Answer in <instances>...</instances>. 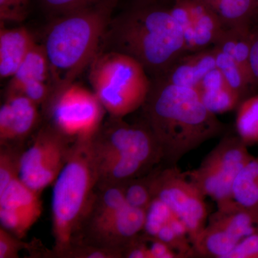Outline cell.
<instances>
[{"mask_svg":"<svg viewBox=\"0 0 258 258\" xmlns=\"http://www.w3.org/2000/svg\"><path fill=\"white\" fill-rule=\"evenodd\" d=\"M152 80L144 119L162 152V163L177 166L188 153L223 133L225 125L204 105L198 90Z\"/></svg>","mask_w":258,"mask_h":258,"instance_id":"1","label":"cell"},{"mask_svg":"<svg viewBox=\"0 0 258 258\" xmlns=\"http://www.w3.org/2000/svg\"><path fill=\"white\" fill-rule=\"evenodd\" d=\"M113 50L139 61L159 77L186 50L182 30L163 1L136 2L110 24Z\"/></svg>","mask_w":258,"mask_h":258,"instance_id":"2","label":"cell"},{"mask_svg":"<svg viewBox=\"0 0 258 258\" xmlns=\"http://www.w3.org/2000/svg\"><path fill=\"white\" fill-rule=\"evenodd\" d=\"M118 2L106 0L52 18L42 45L50 67L51 93L74 83L100 53Z\"/></svg>","mask_w":258,"mask_h":258,"instance_id":"3","label":"cell"},{"mask_svg":"<svg viewBox=\"0 0 258 258\" xmlns=\"http://www.w3.org/2000/svg\"><path fill=\"white\" fill-rule=\"evenodd\" d=\"M89 147L98 185L122 184L146 175L163 161L161 148L144 119L129 123L110 116Z\"/></svg>","mask_w":258,"mask_h":258,"instance_id":"4","label":"cell"},{"mask_svg":"<svg viewBox=\"0 0 258 258\" xmlns=\"http://www.w3.org/2000/svg\"><path fill=\"white\" fill-rule=\"evenodd\" d=\"M89 142H75L69 161L52 185L54 247L48 257H63L78 243L91 210L98 179Z\"/></svg>","mask_w":258,"mask_h":258,"instance_id":"5","label":"cell"},{"mask_svg":"<svg viewBox=\"0 0 258 258\" xmlns=\"http://www.w3.org/2000/svg\"><path fill=\"white\" fill-rule=\"evenodd\" d=\"M139 61L117 51L99 53L90 66L93 91L110 116L124 118L143 106L152 80Z\"/></svg>","mask_w":258,"mask_h":258,"instance_id":"6","label":"cell"},{"mask_svg":"<svg viewBox=\"0 0 258 258\" xmlns=\"http://www.w3.org/2000/svg\"><path fill=\"white\" fill-rule=\"evenodd\" d=\"M254 157L238 135L225 134L204 157L201 164L186 175L205 197H210L217 208L235 203L232 187L244 166Z\"/></svg>","mask_w":258,"mask_h":258,"instance_id":"7","label":"cell"},{"mask_svg":"<svg viewBox=\"0 0 258 258\" xmlns=\"http://www.w3.org/2000/svg\"><path fill=\"white\" fill-rule=\"evenodd\" d=\"M43 106L49 123L74 142L91 140L106 112L93 91L74 83L51 93Z\"/></svg>","mask_w":258,"mask_h":258,"instance_id":"8","label":"cell"},{"mask_svg":"<svg viewBox=\"0 0 258 258\" xmlns=\"http://www.w3.org/2000/svg\"><path fill=\"white\" fill-rule=\"evenodd\" d=\"M150 176L153 198L164 203L181 220L193 244L208 222L206 197L177 166L162 163Z\"/></svg>","mask_w":258,"mask_h":258,"instance_id":"9","label":"cell"},{"mask_svg":"<svg viewBox=\"0 0 258 258\" xmlns=\"http://www.w3.org/2000/svg\"><path fill=\"white\" fill-rule=\"evenodd\" d=\"M75 142L50 123L42 125L20 159V180L42 194L53 185L69 161Z\"/></svg>","mask_w":258,"mask_h":258,"instance_id":"10","label":"cell"},{"mask_svg":"<svg viewBox=\"0 0 258 258\" xmlns=\"http://www.w3.org/2000/svg\"><path fill=\"white\" fill-rule=\"evenodd\" d=\"M258 231V210L243 208L235 203L208 217L201 233L193 242L199 257L226 258L242 239Z\"/></svg>","mask_w":258,"mask_h":258,"instance_id":"11","label":"cell"},{"mask_svg":"<svg viewBox=\"0 0 258 258\" xmlns=\"http://www.w3.org/2000/svg\"><path fill=\"white\" fill-rule=\"evenodd\" d=\"M147 211L126 205L103 222L84 229L79 243L112 249L121 254L123 249L143 232Z\"/></svg>","mask_w":258,"mask_h":258,"instance_id":"12","label":"cell"},{"mask_svg":"<svg viewBox=\"0 0 258 258\" xmlns=\"http://www.w3.org/2000/svg\"><path fill=\"white\" fill-rule=\"evenodd\" d=\"M41 194L17 178L0 192L1 227L24 239L42 213Z\"/></svg>","mask_w":258,"mask_h":258,"instance_id":"13","label":"cell"},{"mask_svg":"<svg viewBox=\"0 0 258 258\" xmlns=\"http://www.w3.org/2000/svg\"><path fill=\"white\" fill-rule=\"evenodd\" d=\"M176 3L187 52L213 47L226 28L221 19L202 0H176Z\"/></svg>","mask_w":258,"mask_h":258,"instance_id":"14","label":"cell"},{"mask_svg":"<svg viewBox=\"0 0 258 258\" xmlns=\"http://www.w3.org/2000/svg\"><path fill=\"white\" fill-rule=\"evenodd\" d=\"M38 106L20 93H6L0 108V145L24 146L38 126Z\"/></svg>","mask_w":258,"mask_h":258,"instance_id":"15","label":"cell"},{"mask_svg":"<svg viewBox=\"0 0 258 258\" xmlns=\"http://www.w3.org/2000/svg\"><path fill=\"white\" fill-rule=\"evenodd\" d=\"M143 233L165 242L180 258L196 255L184 224L164 204H154L149 209Z\"/></svg>","mask_w":258,"mask_h":258,"instance_id":"16","label":"cell"},{"mask_svg":"<svg viewBox=\"0 0 258 258\" xmlns=\"http://www.w3.org/2000/svg\"><path fill=\"white\" fill-rule=\"evenodd\" d=\"M215 68L216 60L212 47L185 52L162 76L157 78L176 86L198 90L205 76Z\"/></svg>","mask_w":258,"mask_h":258,"instance_id":"17","label":"cell"},{"mask_svg":"<svg viewBox=\"0 0 258 258\" xmlns=\"http://www.w3.org/2000/svg\"><path fill=\"white\" fill-rule=\"evenodd\" d=\"M35 40L28 29H6L0 30V76L11 79L31 50Z\"/></svg>","mask_w":258,"mask_h":258,"instance_id":"18","label":"cell"},{"mask_svg":"<svg viewBox=\"0 0 258 258\" xmlns=\"http://www.w3.org/2000/svg\"><path fill=\"white\" fill-rule=\"evenodd\" d=\"M198 91L204 105L216 115L235 109L242 101L240 95L229 86L217 68L205 76Z\"/></svg>","mask_w":258,"mask_h":258,"instance_id":"19","label":"cell"},{"mask_svg":"<svg viewBox=\"0 0 258 258\" xmlns=\"http://www.w3.org/2000/svg\"><path fill=\"white\" fill-rule=\"evenodd\" d=\"M254 25L226 28L213 46L232 57L253 78L249 57Z\"/></svg>","mask_w":258,"mask_h":258,"instance_id":"20","label":"cell"},{"mask_svg":"<svg viewBox=\"0 0 258 258\" xmlns=\"http://www.w3.org/2000/svg\"><path fill=\"white\" fill-rule=\"evenodd\" d=\"M37 82L50 83V76L44 47L35 42L17 72L10 79L7 92H18L25 85Z\"/></svg>","mask_w":258,"mask_h":258,"instance_id":"21","label":"cell"},{"mask_svg":"<svg viewBox=\"0 0 258 258\" xmlns=\"http://www.w3.org/2000/svg\"><path fill=\"white\" fill-rule=\"evenodd\" d=\"M221 19L226 28L254 25L258 5L254 0H202Z\"/></svg>","mask_w":258,"mask_h":258,"instance_id":"22","label":"cell"},{"mask_svg":"<svg viewBox=\"0 0 258 258\" xmlns=\"http://www.w3.org/2000/svg\"><path fill=\"white\" fill-rule=\"evenodd\" d=\"M213 49L217 68L221 71L229 86L240 95L242 101L252 96L251 91L258 85L255 79L230 56L215 47Z\"/></svg>","mask_w":258,"mask_h":258,"instance_id":"23","label":"cell"},{"mask_svg":"<svg viewBox=\"0 0 258 258\" xmlns=\"http://www.w3.org/2000/svg\"><path fill=\"white\" fill-rule=\"evenodd\" d=\"M232 197L240 206L258 210V158L249 161L236 178Z\"/></svg>","mask_w":258,"mask_h":258,"instance_id":"24","label":"cell"},{"mask_svg":"<svg viewBox=\"0 0 258 258\" xmlns=\"http://www.w3.org/2000/svg\"><path fill=\"white\" fill-rule=\"evenodd\" d=\"M235 126L237 135L247 147L258 142V93L241 101Z\"/></svg>","mask_w":258,"mask_h":258,"instance_id":"25","label":"cell"},{"mask_svg":"<svg viewBox=\"0 0 258 258\" xmlns=\"http://www.w3.org/2000/svg\"><path fill=\"white\" fill-rule=\"evenodd\" d=\"M150 172L146 175L122 183L125 201L129 206L147 211L152 205L154 198L151 185Z\"/></svg>","mask_w":258,"mask_h":258,"instance_id":"26","label":"cell"},{"mask_svg":"<svg viewBox=\"0 0 258 258\" xmlns=\"http://www.w3.org/2000/svg\"><path fill=\"white\" fill-rule=\"evenodd\" d=\"M24 146L0 145V192L20 174Z\"/></svg>","mask_w":258,"mask_h":258,"instance_id":"27","label":"cell"},{"mask_svg":"<svg viewBox=\"0 0 258 258\" xmlns=\"http://www.w3.org/2000/svg\"><path fill=\"white\" fill-rule=\"evenodd\" d=\"M41 248L37 242L27 243L23 239L19 238L4 227H0V258H18L23 249H28L32 252V255H37V250Z\"/></svg>","mask_w":258,"mask_h":258,"instance_id":"28","label":"cell"},{"mask_svg":"<svg viewBox=\"0 0 258 258\" xmlns=\"http://www.w3.org/2000/svg\"><path fill=\"white\" fill-rule=\"evenodd\" d=\"M106 0H40L44 11L51 19L69 14L94 5Z\"/></svg>","mask_w":258,"mask_h":258,"instance_id":"29","label":"cell"},{"mask_svg":"<svg viewBox=\"0 0 258 258\" xmlns=\"http://www.w3.org/2000/svg\"><path fill=\"white\" fill-rule=\"evenodd\" d=\"M30 0H0L1 23H20L27 18Z\"/></svg>","mask_w":258,"mask_h":258,"instance_id":"30","label":"cell"},{"mask_svg":"<svg viewBox=\"0 0 258 258\" xmlns=\"http://www.w3.org/2000/svg\"><path fill=\"white\" fill-rule=\"evenodd\" d=\"M63 258H122L121 254L112 249L85 243L75 244Z\"/></svg>","mask_w":258,"mask_h":258,"instance_id":"31","label":"cell"},{"mask_svg":"<svg viewBox=\"0 0 258 258\" xmlns=\"http://www.w3.org/2000/svg\"><path fill=\"white\" fill-rule=\"evenodd\" d=\"M226 258H258V231L242 239Z\"/></svg>","mask_w":258,"mask_h":258,"instance_id":"32","label":"cell"},{"mask_svg":"<svg viewBox=\"0 0 258 258\" xmlns=\"http://www.w3.org/2000/svg\"><path fill=\"white\" fill-rule=\"evenodd\" d=\"M145 237L147 240L151 258H180L179 254L165 242L147 235Z\"/></svg>","mask_w":258,"mask_h":258,"instance_id":"33","label":"cell"},{"mask_svg":"<svg viewBox=\"0 0 258 258\" xmlns=\"http://www.w3.org/2000/svg\"><path fill=\"white\" fill-rule=\"evenodd\" d=\"M249 62L252 75L258 83V22L254 26Z\"/></svg>","mask_w":258,"mask_h":258,"instance_id":"34","label":"cell"},{"mask_svg":"<svg viewBox=\"0 0 258 258\" xmlns=\"http://www.w3.org/2000/svg\"><path fill=\"white\" fill-rule=\"evenodd\" d=\"M136 2H155L161 1V0H134Z\"/></svg>","mask_w":258,"mask_h":258,"instance_id":"35","label":"cell"},{"mask_svg":"<svg viewBox=\"0 0 258 258\" xmlns=\"http://www.w3.org/2000/svg\"><path fill=\"white\" fill-rule=\"evenodd\" d=\"M254 1L256 2V3H257V5H258V0H254Z\"/></svg>","mask_w":258,"mask_h":258,"instance_id":"36","label":"cell"}]
</instances>
